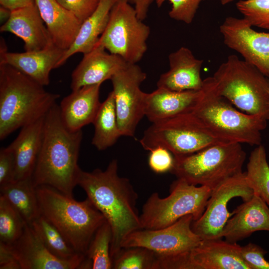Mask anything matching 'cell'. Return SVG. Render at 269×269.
<instances>
[{
  "label": "cell",
  "instance_id": "cell-1",
  "mask_svg": "<svg viewBox=\"0 0 269 269\" xmlns=\"http://www.w3.org/2000/svg\"><path fill=\"white\" fill-rule=\"evenodd\" d=\"M118 160L110 162L104 170H80L79 185L87 198L103 215L112 230L111 256L122 249L121 244L131 233L142 229L136 208L138 195L130 180L119 174Z\"/></svg>",
  "mask_w": 269,
  "mask_h": 269
},
{
  "label": "cell",
  "instance_id": "cell-2",
  "mask_svg": "<svg viewBox=\"0 0 269 269\" xmlns=\"http://www.w3.org/2000/svg\"><path fill=\"white\" fill-rule=\"evenodd\" d=\"M82 130L72 131L63 124L55 104L44 118L43 136L31 176L35 187L46 185L70 197L78 185Z\"/></svg>",
  "mask_w": 269,
  "mask_h": 269
},
{
  "label": "cell",
  "instance_id": "cell-3",
  "mask_svg": "<svg viewBox=\"0 0 269 269\" xmlns=\"http://www.w3.org/2000/svg\"><path fill=\"white\" fill-rule=\"evenodd\" d=\"M12 66L0 64V139L44 117L56 104L58 94Z\"/></svg>",
  "mask_w": 269,
  "mask_h": 269
},
{
  "label": "cell",
  "instance_id": "cell-4",
  "mask_svg": "<svg viewBox=\"0 0 269 269\" xmlns=\"http://www.w3.org/2000/svg\"><path fill=\"white\" fill-rule=\"evenodd\" d=\"M35 188L40 215L76 252L86 255L96 232L106 220L103 215L88 198L77 201L50 186Z\"/></svg>",
  "mask_w": 269,
  "mask_h": 269
},
{
  "label": "cell",
  "instance_id": "cell-5",
  "mask_svg": "<svg viewBox=\"0 0 269 269\" xmlns=\"http://www.w3.org/2000/svg\"><path fill=\"white\" fill-rule=\"evenodd\" d=\"M218 137L226 141L261 144V132L267 126L263 117L237 110L218 92L212 77L203 79L201 95L191 112Z\"/></svg>",
  "mask_w": 269,
  "mask_h": 269
},
{
  "label": "cell",
  "instance_id": "cell-6",
  "mask_svg": "<svg viewBox=\"0 0 269 269\" xmlns=\"http://www.w3.org/2000/svg\"><path fill=\"white\" fill-rule=\"evenodd\" d=\"M212 77L219 94L234 106L269 120V79L255 66L230 55Z\"/></svg>",
  "mask_w": 269,
  "mask_h": 269
},
{
  "label": "cell",
  "instance_id": "cell-7",
  "mask_svg": "<svg viewBox=\"0 0 269 269\" xmlns=\"http://www.w3.org/2000/svg\"><path fill=\"white\" fill-rule=\"evenodd\" d=\"M246 154L241 143L225 141L194 153L174 156L171 172L177 178L212 189L243 172Z\"/></svg>",
  "mask_w": 269,
  "mask_h": 269
},
{
  "label": "cell",
  "instance_id": "cell-8",
  "mask_svg": "<svg viewBox=\"0 0 269 269\" xmlns=\"http://www.w3.org/2000/svg\"><path fill=\"white\" fill-rule=\"evenodd\" d=\"M193 221L187 215L164 228L136 230L124 238L122 249L139 247L153 252L157 269H188L190 254L202 241L192 229Z\"/></svg>",
  "mask_w": 269,
  "mask_h": 269
},
{
  "label": "cell",
  "instance_id": "cell-9",
  "mask_svg": "<svg viewBox=\"0 0 269 269\" xmlns=\"http://www.w3.org/2000/svg\"><path fill=\"white\" fill-rule=\"evenodd\" d=\"M212 190L177 178L171 185L168 196L161 198L154 192L144 203L139 215L142 229L164 228L187 215H192L194 221L198 219L205 210Z\"/></svg>",
  "mask_w": 269,
  "mask_h": 269
},
{
  "label": "cell",
  "instance_id": "cell-10",
  "mask_svg": "<svg viewBox=\"0 0 269 269\" xmlns=\"http://www.w3.org/2000/svg\"><path fill=\"white\" fill-rule=\"evenodd\" d=\"M225 141L216 135L191 113L152 123L139 140L141 146L146 150L163 147L174 156L191 154Z\"/></svg>",
  "mask_w": 269,
  "mask_h": 269
},
{
  "label": "cell",
  "instance_id": "cell-11",
  "mask_svg": "<svg viewBox=\"0 0 269 269\" xmlns=\"http://www.w3.org/2000/svg\"><path fill=\"white\" fill-rule=\"evenodd\" d=\"M150 33L149 26L138 17L134 7L127 0H118L96 45L103 46L128 63L137 64L147 50Z\"/></svg>",
  "mask_w": 269,
  "mask_h": 269
},
{
  "label": "cell",
  "instance_id": "cell-12",
  "mask_svg": "<svg viewBox=\"0 0 269 269\" xmlns=\"http://www.w3.org/2000/svg\"><path fill=\"white\" fill-rule=\"evenodd\" d=\"M254 195L246 180L245 172L227 179L212 189L203 214L192 222V230L202 240L222 239L223 229L233 214L228 210L229 202L235 197L247 201Z\"/></svg>",
  "mask_w": 269,
  "mask_h": 269
},
{
  "label": "cell",
  "instance_id": "cell-13",
  "mask_svg": "<svg viewBox=\"0 0 269 269\" xmlns=\"http://www.w3.org/2000/svg\"><path fill=\"white\" fill-rule=\"evenodd\" d=\"M147 75L137 64L128 63L111 79L122 136H134L144 115L145 93L140 85Z\"/></svg>",
  "mask_w": 269,
  "mask_h": 269
},
{
  "label": "cell",
  "instance_id": "cell-14",
  "mask_svg": "<svg viewBox=\"0 0 269 269\" xmlns=\"http://www.w3.org/2000/svg\"><path fill=\"white\" fill-rule=\"evenodd\" d=\"M225 44L269 78V32H258L243 17H227L220 26Z\"/></svg>",
  "mask_w": 269,
  "mask_h": 269
},
{
  "label": "cell",
  "instance_id": "cell-15",
  "mask_svg": "<svg viewBox=\"0 0 269 269\" xmlns=\"http://www.w3.org/2000/svg\"><path fill=\"white\" fill-rule=\"evenodd\" d=\"M21 269H79L86 256L80 254L70 260H62L52 255L39 235L27 224L20 237L8 246Z\"/></svg>",
  "mask_w": 269,
  "mask_h": 269
},
{
  "label": "cell",
  "instance_id": "cell-16",
  "mask_svg": "<svg viewBox=\"0 0 269 269\" xmlns=\"http://www.w3.org/2000/svg\"><path fill=\"white\" fill-rule=\"evenodd\" d=\"M64 52L54 43L38 51L8 52L1 41L0 64L10 65L45 86L49 84L50 72L56 68Z\"/></svg>",
  "mask_w": 269,
  "mask_h": 269
},
{
  "label": "cell",
  "instance_id": "cell-17",
  "mask_svg": "<svg viewBox=\"0 0 269 269\" xmlns=\"http://www.w3.org/2000/svg\"><path fill=\"white\" fill-rule=\"evenodd\" d=\"M119 56L107 52L103 46L96 45L84 54L82 60L71 75L72 91L89 85L102 84L128 64Z\"/></svg>",
  "mask_w": 269,
  "mask_h": 269
},
{
  "label": "cell",
  "instance_id": "cell-18",
  "mask_svg": "<svg viewBox=\"0 0 269 269\" xmlns=\"http://www.w3.org/2000/svg\"><path fill=\"white\" fill-rule=\"evenodd\" d=\"M169 69L157 82V88L174 91L200 90L203 79L201 69L203 61L195 57L189 48L182 46L168 55Z\"/></svg>",
  "mask_w": 269,
  "mask_h": 269
},
{
  "label": "cell",
  "instance_id": "cell-19",
  "mask_svg": "<svg viewBox=\"0 0 269 269\" xmlns=\"http://www.w3.org/2000/svg\"><path fill=\"white\" fill-rule=\"evenodd\" d=\"M0 31L21 38L26 51L40 50L53 44L36 3L12 10L9 19L1 25Z\"/></svg>",
  "mask_w": 269,
  "mask_h": 269
},
{
  "label": "cell",
  "instance_id": "cell-20",
  "mask_svg": "<svg viewBox=\"0 0 269 269\" xmlns=\"http://www.w3.org/2000/svg\"><path fill=\"white\" fill-rule=\"evenodd\" d=\"M241 247L222 239L202 240L190 254L188 269H249Z\"/></svg>",
  "mask_w": 269,
  "mask_h": 269
},
{
  "label": "cell",
  "instance_id": "cell-21",
  "mask_svg": "<svg viewBox=\"0 0 269 269\" xmlns=\"http://www.w3.org/2000/svg\"><path fill=\"white\" fill-rule=\"evenodd\" d=\"M260 197L254 194L249 201L233 212L222 231V238L231 243L244 239L253 233L269 231V208Z\"/></svg>",
  "mask_w": 269,
  "mask_h": 269
},
{
  "label": "cell",
  "instance_id": "cell-22",
  "mask_svg": "<svg viewBox=\"0 0 269 269\" xmlns=\"http://www.w3.org/2000/svg\"><path fill=\"white\" fill-rule=\"evenodd\" d=\"M201 95L200 90L174 91L157 88L145 93L144 115L152 123L191 113Z\"/></svg>",
  "mask_w": 269,
  "mask_h": 269
},
{
  "label": "cell",
  "instance_id": "cell-23",
  "mask_svg": "<svg viewBox=\"0 0 269 269\" xmlns=\"http://www.w3.org/2000/svg\"><path fill=\"white\" fill-rule=\"evenodd\" d=\"M102 84L89 85L72 91L59 105L61 120L69 130L77 131L92 124L99 109Z\"/></svg>",
  "mask_w": 269,
  "mask_h": 269
},
{
  "label": "cell",
  "instance_id": "cell-24",
  "mask_svg": "<svg viewBox=\"0 0 269 269\" xmlns=\"http://www.w3.org/2000/svg\"><path fill=\"white\" fill-rule=\"evenodd\" d=\"M53 43L64 50L73 43L82 22L56 0H35Z\"/></svg>",
  "mask_w": 269,
  "mask_h": 269
},
{
  "label": "cell",
  "instance_id": "cell-25",
  "mask_svg": "<svg viewBox=\"0 0 269 269\" xmlns=\"http://www.w3.org/2000/svg\"><path fill=\"white\" fill-rule=\"evenodd\" d=\"M45 116L21 128L9 145L15 161V180L31 177L43 136Z\"/></svg>",
  "mask_w": 269,
  "mask_h": 269
},
{
  "label": "cell",
  "instance_id": "cell-26",
  "mask_svg": "<svg viewBox=\"0 0 269 269\" xmlns=\"http://www.w3.org/2000/svg\"><path fill=\"white\" fill-rule=\"evenodd\" d=\"M118 0H100L93 13L82 22L78 34L71 47L66 50L56 65H63L72 55L77 53L83 54L95 47L104 31L111 9Z\"/></svg>",
  "mask_w": 269,
  "mask_h": 269
},
{
  "label": "cell",
  "instance_id": "cell-27",
  "mask_svg": "<svg viewBox=\"0 0 269 269\" xmlns=\"http://www.w3.org/2000/svg\"><path fill=\"white\" fill-rule=\"evenodd\" d=\"M2 195L30 225L40 215L36 188L31 177L14 181L0 187Z\"/></svg>",
  "mask_w": 269,
  "mask_h": 269
},
{
  "label": "cell",
  "instance_id": "cell-28",
  "mask_svg": "<svg viewBox=\"0 0 269 269\" xmlns=\"http://www.w3.org/2000/svg\"><path fill=\"white\" fill-rule=\"evenodd\" d=\"M92 124L94 126V133L92 144L98 150H104L111 147L122 136L118 124L112 91L101 103Z\"/></svg>",
  "mask_w": 269,
  "mask_h": 269
},
{
  "label": "cell",
  "instance_id": "cell-29",
  "mask_svg": "<svg viewBox=\"0 0 269 269\" xmlns=\"http://www.w3.org/2000/svg\"><path fill=\"white\" fill-rule=\"evenodd\" d=\"M245 172L247 183L254 194L269 205V165L264 146L258 145L251 152Z\"/></svg>",
  "mask_w": 269,
  "mask_h": 269
},
{
  "label": "cell",
  "instance_id": "cell-30",
  "mask_svg": "<svg viewBox=\"0 0 269 269\" xmlns=\"http://www.w3.org/2000/svg\"><path fill=\"white\" fill-rule=\"evenodd\" d=\"M30 225L40 237L48 250L56 257L70 260L80 253L67 243L59 231L45 217L40 215Z\"/></svg>",
  "mask_w": 269,
  "mask_h": 269
},
{
  "label": "cell",
  "instance_id": "cell-31",
  "mask_svg": "<svg viewBox=\"0 0 269 269\" xmlns=\"http://www.w3.org/2000/svg\"><path fill=\"white\" fill-rule=\"evenodd\" d=\"M112 238L111 228L106 220L96 232L86 252V257L92 262V269H113L110 252Z\"/></svg>",
  "mask_w": 269,
  "mask_h": 269
},
{
  "label": "cell",
  "instance_id": "cell-32",
  "mask_svg": "<svg viewBox=\"0 0 269 269\" xmlns=\"http://www.w3.org/2000/svg\"><path fill=\"white\" fill-rule=\"evenodd\" d=\"M26 224L18 211L0 195V242L11 245L21 235Z\"/></svg>",
  "mask_w": 269,
  "mask_h": 269
},
{
  "label": "cell",
  "instance_id": "cell-33",
  "mask_svg": "<svg viewBox=\"0 0 269 269\" xmlns=\"http://www.w3.org/2000/svg\"><path fill=\"white\" fill-rule=\"evenodd\" d=\"M156 255L142 247L123 248L113 259L114 269H154Z\"/></svg>",
  "mask_w": 269,
  "mask_h": 269
},
{
  "label": "cell",
  "instance_id": "cell-34",
  "mask_svg": "<svg viewBox=\"0 0 269 269\" xmlns=\"http://www.w3.org/2000/svg\"><path fill=\"white\" fill-rule=\"evenodd\" d=\"M236 7L252 26L269 30V0H240Z\"/></svg>",
  "mask_w": 269,
  "mask_h": 269
},
{
  "label": "cell",
  "instance_id": "cell-35",
  "mask_svg": "<svg viewBox=\"0 0 269 269\" xmlns=\"http://www.w3.org/2000/svg\"><path fill=\"white\" fill-rule=\"evenodd\" d=\"M205 0H155L160 7L165 1L171 4L168 14L170 17L186 24L191 23L195 16L199 5Z\"/></svg>",
  "mask_w": 269,
  "mask_h": 269
},
{
  "label": "cell",
  "instance_id": "cell-36",
  "mask_svg": "<svg viewBox=\"0 0 269 269\" xmlns=\"http://www.w3.org/2000/svg\"><path fill=\"white\" fill-rule=\"evenodd\" d=\"M267 252L256 244L250 243L241 247L240 255L249 269H269V262L265 258Z\"/></svg>",
  "mask_w": 269,
  "mask_h": 269
},
{
  "label": "cell",
  "instance_id": "cell-37",
  "mask_svg": "<svg viewBox=\"0 0 269 269\" xmlns=\"http://www.w3.org/2000/svg\"><path fill=\"white\" fill-rule=\"evenodd\" d=\"M148 157L150 168L156 173L170 172L174 162L172 153L163 147H157L151 149Z\"/></svg>",
  "mask_w": 269,
  "mask_h": 269
},
{
  "label": "cell",
  "instance_id": "cell-38",
  "mask_svg": "<svg viewBox=\"0 0 269 269\" xmlns=\"http://www.w3.org/2000/svg\"><path fill=\"white\" fill-rule=\"evenodd\" d=\"M82 23L97 7L100 0H56Z\"/></svg>",
  "mask_w": 269,
  "mask_h": 269
},
{
  "label": "cell",
  "instance_id": "cell-39",
  "mask_svg": "<svg viewBox=\"0 0 269 269\" xmlns=\"http://www.w3.org/2000/svg\"><path fill=\"white\" fill-rule=\"evenodd\" d=\"M15 161L14 155L9 146L0 150V187L15 180Z\"/></svg>",
  "mask_w": 269,
  "mask_h": 269
},
{
  "label": "cell",
  "instance_id": "cell-40",
  "mask_svg": "<svg viewBox=\"0 0 269 269\" xmlns=\"http://www.w3.org/2000/svg\"><path fill=\"white\" fill-rule=\"evenodd\" d=\"M0 269H21L8 246L0 242Z\"/></svg>",
  "mask_w": 269,
  "mask_h": 269
},
{
  "label": "cell",
  "instance_id": "cell-41",
  "mask_svg": "<svg viewBox=\"0 0 269 269\" xmlns=\"http://www.w3.org/2000/svg\"><path fill=\"white\" fill-rule=\"evenodd\" d=\"M133 5L138 17L141 20H144L147 15L149 8L155 0H127Z\"/></svg>",
  "mask_w": 269,
  "mask_h": 269
},
{
  "label": "cell",
  "instance_id": "cell-42",
  "mask_svg": "<svg viewBox=\"0 0 269 269\" xmlns=\"http://www.w3.org/2000/svg\"><path fill=\"white\" fill-rule=\"evenodd\" d=\"M2 5L11 11L35 4V0H0Z\"/></svg>",
  "mask_w": 269,
  "mask_h": 269
},
{
  "label": "cell",
  "instance_id": "cell-43",
  "mask_svg": "<svg viewBox=\"0 0 269 269\" xmlns=\"http://www.w3.org/2000/svg\"><path fill=\"white\" fill-rule=\"evenodd\" d=\"M11 11L2 6L0 5V23L3 24L5 22L7 21V20L9 19L10 14H11Z\"/></svg>",
  "mask_w": 269,
  "mask_h": 269
},
{
  "label": "cell",
  "instance_id": "cell-44",
  "mask_svg": "<svg viewBox=\"0 0 269 269\" xmlns=\"http://www.w3.org/2000/svg\"><path fill=\"white\" fill-rule=\"evenodd\" d=\"M234 0H221V2L222 4L225 5L228 4Z\"/></svg>",
  "mask_w": 269,
  "mask_h": 269
},
{
  "label": "cell",
  "instance_id": "cell-45",
  "mask_svg": "<svg viewBox=\"0 0 269 269\" xmlns=\"http://www.w3.org/2000/svg\"></svg>",
  "mask_w": 269,
  "mask_h": 269
}]
</instances>
